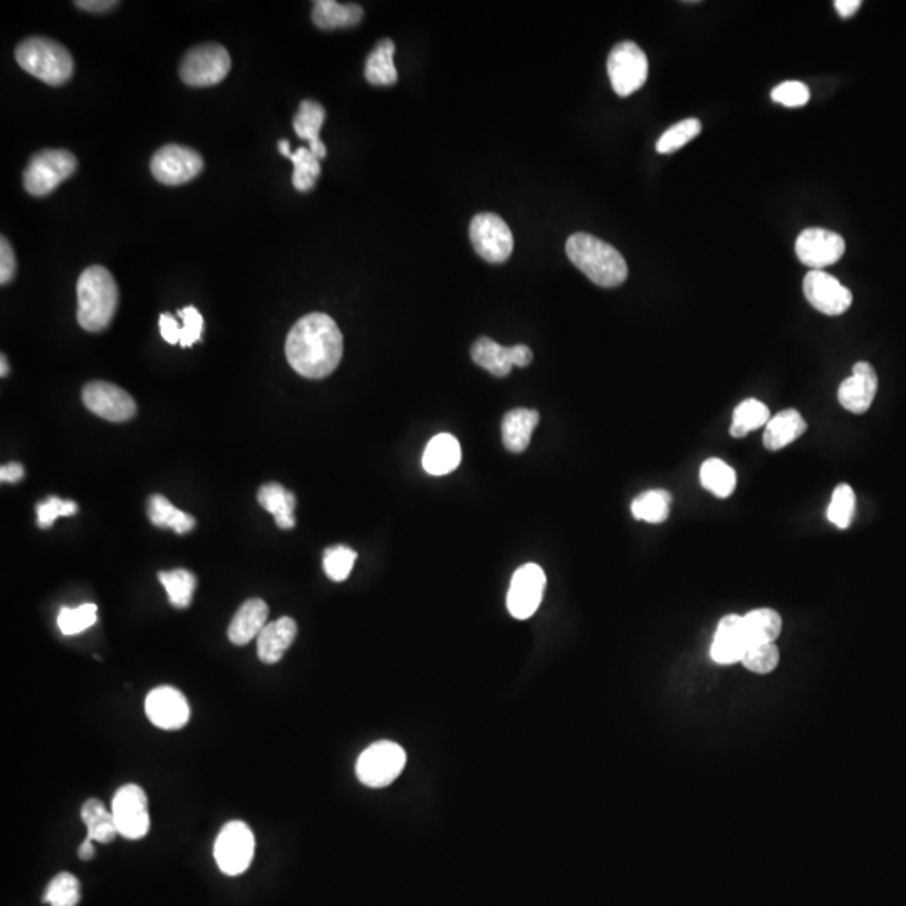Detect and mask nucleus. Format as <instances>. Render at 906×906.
<instances>
[{"instance_id":"obj_3","label":"nucleus","mask_w":906,"mask_h":906,"mask_svg":"<svg viewBox=\"0 0 906 906\" xmlns=\"http://www.w3.org/2000/svg\"><path fill=\"white\" fill-rule=\"evenodd\" d=\"M118 309V286L105 267L91 266L78 279V323L84 331L101 333Z\"/></svg>"},{"instance_id":"obj_43","label":"nucleus","mask_w":906,"mask_h":906,"mask_svg":"<svg viewBox=\"0 0 906 906\" xmlns=\"http://www.w3.org/2000/svg\"><path fill=\"white\" fill-rule=\"evenodd\" d=\"M744 667L750 672L766 675L776 670L779 665V650L774 643H762V645H752L749 650L745 651L742 658Z\"/></svg>"},{"instance_id":"obj_37","label":"nucleus","mask_w":906,"mask_h":906,"mask_svg":"<svg viewBox=\"0 0 906 906\" xmlns=\"http://www.w3.org/2000/svg\"><path fill=\"white\" fill-rule=\"evenodd\" d=\"M289 160L294 165V173H292L294 188L299 192L313 190L316 180L321 175L319 158L309 148H297L294 153L289 155Z\"/></svg>"},{"instance_id":"obj_40","label":"nucleus","mask_w":906,"mask_h":906,"mask_svg":"<svg viewBox=\"0 0 906 906\" xmlns=\"http://www.w3.org/2000/svg\"><path fill=\"white\" fill-rule=\"evenodd\" d=\"M81 898L79 880L71 873H59L47 885L44 901L51 906H78Z\"/></svg>"},{"instance_id":"obj_27","label":"nucleus","mask_w":906,"mask_h":906,"mask_svg":"<svg viewBox=\"0 0 906 906\" xmlns=\"http://www.w3.org/2000/svg\"><path fill=\"white\" fill-rule=\"evenodd\" d=\"M257 500L267 512H271L279 529L291 531L296 526V495L291 490L284 489L281 484L271 482V484L262 485L257 494Z\"/></svg>"},{"instance_id":"obj_19","label":"nucleus","mask_w":906,"mask_h":906,"mask_svg":"<svg viewBox=\"0 0 906 906\" xmlns=\"http://www.w3.org/2000/svg\"><path fill=\"white\" fill-rule=\"evenodd\" d=\"M878 391V376L870 363L860 361L853 366V375L841 383L838 390V400L841 407L848 412L866 413L875 401Z\"/></svg>"},{"instance_id":"obj_26","label":"nucleus","mask_w":906,"mask_h":906,"mask_svg":"<svg viewBox=\"0 0 906 906\" xmlns=\"http://www.w3.org/2000/svg\"><path fill=\"white\" fill-rule=\"evenodd\" d=\"M808 430V423L797 410H784L772 417L764 432V447L772 452L782 450Z\"/></svg>"},{"instance_id":"obj_5","label":"nucleus","mask_w":906,"mask_h":906,"mask_svg":"<svg viewBox=\"0 0 906 906\" xmlns=\"http://www.w3.org/2000/svg\"><path fill=\"white\" fill-rule=\"evenodd\" d=\"M407 764V752L401 745L381 740L361 752L356 762V776L371 789H383L400 777Z\"/></svg>"},{"instance_id":"obj_41","label":"nucleus","mask_w":906,"mask_h":906,"mask_svg":"<svg viewBox=\"0 0 906 906\" xmlns=\"http://www.w3.org/2000/svg\"><path fill=\"white\" fill-rule=\"evenodd\" d=\"M356 559H358V554L351 547L343 546V544L328 547L324 551V573L334 583H343L353 571Z\"/></svg>"},{"instance_id":"obj_14","label":"nucleus","mask_w":906,"mask_h":906,"mask_svg":"<svg viewBox=\"0 0 906 906\" xmlns=\"http://www.w3.org/2000/svg\"><path fill=\"white\" fill-rule=\"evenodd\" d=\"M546 573L541 566L529 563L517 569L512 576L511 588L507 593V610L516 620H529L541 606Z\"/></svg>"},{"instance_id":"obj_29","label":"nucleus","mask_w":906,"mask_h":906,"mask_svg":"<svg viewBox=\"0 0 906 906\" xmlns=\"http://www.w3.org/2000/svg\"><path fill=\"white\" fill-rule=\"evenodd\" d=\"M365 12L356 4H339L336 0H319L314 4L313 22L319 29H339L360 24Z\"/></svg>"},{"instance_id":"obj_18","label":"nucleus","mask_w":906,"mask_h":906,"mask_svg":"<svg viewBox=\"0 0 906 906\" xmlns=\"http://www.w3.org/2000/svg\"><path fill=\"white\" fill-rule=\"evenodd\" d=\"M146 717L151 724L163 730H178L187 725L190 707L187 698L177 688L157 687L151 690L145 702Z\"/></svg>"},{"instance_id":"obj_52","label":"nucleus","mask_w":906,"mask_h":906,"mask_svg":"<svg viewBox=\"0 0 906 906\" xmlns=\"http://www.w3.org/2000/svg\"><path fill=\"white\" fill-rule=\"evenodd\" d=\"M94 841L93 839L86 838L83 841V844L79 846L78 856L83 861L91 860L94 856Z\"/></svg>"},{"instance_id":"obj_53","label":"nucleus","mask_w":906,"mask_h":906,"mask_svg":"<svg viewBox=\"0 0 906 906\" xmlns=\"http://www.w3.org/2000/svg\"><path fill=\"white\" fill-rule=\"evenodd\" d=\"M279 151H281V155H284V157L289 158V155H291V153H292L291 145H289V141H286V140L279 141Z\"/></svg>"},{"instance_id":"obj_36","label":"nucleus","mask_w":906,"mask_h":906,"mask_svg":"<svg viewBox=\"0 0 906 906\" xmlns=\"http://www.w3.org/2000/svg\"><path fill=\"white\" fill-rule=\"evenodd\" d=\"M160 583L167 591L170 603L178 608L185 610L192 604L193 594L197 589V578L187 569H173V571H163L158 574Z\"/></svg>"},{"instance_id":"obj_16","label":"nucleus","mask_w":906,"mask_h":906,"mask_svg":"<svg viewBox=\"0 0 906 906\" xmlns=\"http://www.w3.org/2000/svg\"><path fill=\"white\" fill-rule=\"evenodd\" d=\"M809 304L826 316H839L851 308L853 294L836 277L823 271H811L802 282Z\"/></svg>"},{"instance_id":"obj_7","label":"nucleus","mask_w":906,"mask_h":906,"mask_svg":"<svg viewBox=\"0 0 906 906\" xmlns=\"http://www.w3.org/2000/svg\"><path fill=\"white\" fill-rule=\"evenodd\" d=\"M230 54L220 44H202L192 47L180 66V78L193 88H209L222 83L229 74Z\"/></svg>"},{"instance_id":"obj_33","label":"nucleus","mask_w":906,"mask_h":906,"mask_svg":"<svg viewBox=\"0 0 906 906\" xmlns=\"http://www.w3.org/2000/svg\"><path fill=\"white\" fill-rule=\"evenodd\" d=\"M672 495L667 490H648L638 495L631 504V514L638 521L662 524L670 516Z\"/></svg>"},{"instance_id":"obj_25","label":"nucleus","mask_w":906,"mask_h":906,"mask_svg":"<svg viewBox=\"0 0 906 906\" xmlns=\"http://www.w3.org/2000/svg\"><path fill=\"white\" fill-rule=\"evenodd\" d=\"M324 120H326V110L323 106L316 101L306 99L299 105V110L292 121L296 135L302 140L309 141V150L313 151L319 160L326 157V153H328L326 146L319 138V131L323 128Z\"/></svg>"},{"instance_id":"obj_4","label":"nucleus","mask_w":906,"mask_h":906,"mask_svg":"<svg viewBox=\"0 0 906 906\" xmlns=\"http://www.w3.org/2000/svg\"><path fill=\"white\" fill-rule=\"evenodd\" d=\"M16 59L24 71L49 86L68 83L74 73V59L68 49L47 37H29L16 49Z\"/></svg>"},{"instance_id":"obj_47","label":"nucleus","mask_w":906,"mask_h":906,"mask_svg":"<svg viewBox=\"0 0 906 906\" xmlns=\"http://www.w3.org/2000/svg\"><path fill=\"white\" fill-rule=\"evenodd\" d=\"M17 271V259L12 245L6 237L0 239V282L6 286L14 279Z\"/></svg>"},{"instance_id":"obj_48","label":"nucleus","mask_w":906,"mask_h":906,"mask_svg":"<svg viewBox=\"0 0 906 906\" xmlns=\"http://www.w3.org/2000/svg\"><path fill=\"white\" fill-rule=\"evenodd\" d=\"M160 333H162V338L168 344H180L182 326L178 324L177 319L173 318L172 314L163 313L160 316Z\"/></svg>"},{"instance_id":"obj_32","label":"nucleus","mask_w":906,"mask_h":906,"mask_svg":"<svg viewBox=\"0 0 906 906\" xmlns=\"http://www.w3.org/2000/svg\"><path fill=\"white\" fill-rule=\"evenodd\" d=\"M744 626L750 646L774 643L781 635V615L769 608L750 611L744 616Z\"/></svg>"},{"instance_id":"obj_15","label":"nucleus","mask_w":906,"mask_h":906,"mask_svg":"<svg viewBox=\"0 0 906 906\" xmlns=\"http://www.w3.org/2000/svg\"><path fill=\"white\" fill-rule=\"evenodd\" d=\"M470 355H472L475 365H479L480 368L489 371L490 375L499 376V378L509 375L514 366L526 368L531 365L532 358H534L531 349L527 348L526 344H516V346L506 348L490 338L477 339L470 349Z\"/></svg>"},{"instance_id":"obj_50","label":"nucleus","mask_w":906,"mask_h":906,"mask_svg":"<svg viewBox=\"0 0 906 906\" xmlns=\"http://www.w3.org/2000/svg\"><path fill=\"white\" fill-rule=\"evenodd\" d=\"M116 6H118V2H113V0H101V2L99 0H78L76 2V7L89 12L110 11Z\"/></svg>"},{"instance_id":"obj_10","label":"nucleus","mask_w":906,"mask_h":906,"mask_svg":"<svg viewBox=\"0 0 906 906\" xmlns=\"http://www.w3.org/2000/svg\"><path fill=\"white\" fill-rule=\"evenodd\" d=\"M608 74L618 96L625 98L638 91L648 78V59L643 49L630 41L616 44L608 58Z\"/></svg>"},{"instance_id":"obj_35","label":"nucleus","mask_w":906,"mask_h":906,"mask_svg":"<svg viewBox=\"0 0 906 906\" xmlns=\"http://www.w3.org/2000/svg\"><path fill=\"white\" fill-rule=\"evenodd\" d=\"M700 482L703 489L709 490L720 499H727L735 490L737 475L730 465L719 459L705 460L700 469Z\"/></svg>"},{"instance_id":"obj_11","label":"nucleus","mask_w":906,"mask_h":906,"mask_svg":"<svg viewBox=\"0 0 906 906\" xmlns=\"http://www.w3.org/2000/svg\"><path fill=\"white\" fill-rule=\"evenodd\" d=\"M111 813L115 816L118 833L123 838L136 841L145 838L150 831L148 797L136 784H126L116 791L111 804Z\"/></svg>"},{"instance_id":"obj_30","label":"nucleus","mask_w":906,"mask_h":906,"mask_svg":"<svg viewBox=\"0 0 906 906\" xmlns=\"http://www.w3.org/2000/svg\"><path fill=\"white\" fill-rule=\"evenodd\" d=\"M395 44L391 39H383L376 44L373 53L366 59L365 76L373 86H391L398 81L395 68Z\"/></svg>"},{"instance_id":"obj_22","label":"nucleus","mask_w":906,"mask_h":906,"mask_svg":"<svg viewBox=\"0 0 906 906\" xmlns=\"http://www.w3.org/2000/svg\"><path fill=\"white\" fill-rule=\"evenodd\" d=\"M267 616L269 606L266 601L259 598L247 599L230 621L227 631L229 640L237 646L247 645L266 628Z\"/></svg>"},{"instance_id":"obj_13","label":"nucleus","mask_w":906,"mask_h":906,"mask_svg":"<svg viewBox=\"0 0 906 906\" xmlns=\"http://www.w3.org/2000/svg\"><path fill=\"white\" fill-rule=\"evenodd\" d=\"M150 168L158 182L165 185H183L202 172L204 160L198 151L188 146L167 145L153 155Z\"/></svg>"},{"instance_id":"obj_24","label":"nucleus","mask_w":906,"mask_h":906,"mask_svg":"<svg viewBox=\"0 0 906 906\" xmlns=\"http://www.w3.org/2000/svg\"><path fill=\"white\" fill-rule=\"evenodd\" d=\"M539 423V413L527 408H516L502 420V442L512 453H522L531 443L532 432Z\"/></svg>"},{"instance_id":"obj_1","label":"nucleus","mask_w":906,"mask_h":906,"mask_svg":"<svg viewBox=\"0 0 906 906\" xmlns=\"http://www.w3.org/2000/svg\"><path fill=\"white\" fill-rule=\"evenodd\" d=\"M343 349V334L328 314H308L287 334V363L309 380L331 375L341 363Z\"/></svg>"},{"instance_id":"obj_9","label":"nucleus","mask_w":906,"mask_h":906,"mask_svg":"<svg viewBox=\"0 0 906 906\" xmlns=\"http://www.w3.org/2000/svg\"><path fill=\"white\" fill-rule=\"evenodd\" d=\"M469 232L475 252L484 261L490 262V264H502L511 257L512 249H514V237H512L509 225L504 222V219H500L499 215L490 214V212L475 215L470 222Z\"/></svg>"},{"instance_id":"obj_46","label":"nucleus","mask_w":906,"mask_h":906,"mask_svg":"<svg viewBox=\"0 0 906 906\" xmlns=\"http://www.w3.org/2000/svg\"><path fill=\"white\" fill-rule=\"evenodd\" d=\"M771 96L779 105L787 106V108H799L808 103L811 93L806 84L799 83V81H787L772 89Z\"/></svg>"},{"instance_id":"obj_34","label":"nucleus","mask_w":906,"mask_h":906,"mask_svg":"<svg viewBox=\"0 0 906 906\" xmlns=\"http://www.w3.org/2000/svg\"><path fill=\"white\" fill-rule=\"evenodd\" d=\"M769 420H771L769 408L762 401L749 398V400L742 401L739 407L735 408L732 425H730V435L734 438L745 437L747 433L754 432V430H759V428L767 425Z\"/></svg>"},{"instance_id":"obj_51","label":"nucleus","mask_w":906,"mask_h":906,"mask_svg":"<svg viewBox=\"0 0 906 906\" xmlns=\"http://www.w3.org/2000/svg\"><path fill=\"white\" fill-rule=\"evenodd\" d=\"M834 7H836L839 16L851 17L860 11L861 2L860 0H836Z\"/></svg>"},{"instance_id":"obj_54","label":"nucleus","mask_w":906,"mask_h":906,"mask_svg":"<svg viewBox=\"0 0 906 906\" xmlns=\"http://www.w3.org/2000/svg\"><path fill=\"white\" fill-rule=\"evenodd\" d=\"M0 363H2V368H0V375H2V378H6V376L9 375V363H7L6 355H2V358H0Z\"/></svg>"},{"instance_id":"obj_28","label":"nucleus","mask_w":906,"mask_h":906,"mask_svg":"<svg viewBox=\"0 0 906 906\" xmlns=\"http://www.w3.org/2000/svg\"><path fill=\"white\" fill-rule=\"evenodd\" d=\"M146 514L153 526L160 529H173L177 534H187L197 526L195 517L187 512L178 511L172 502L163 495H151L146 502Z\"/></svg>"},{"instance_id":"obj_44","label":"nucleus","mask_w":906,"mask_h":906,"mask_svg":"<svg viewBox=\"0 0 906 906\" xmlns=\"http://www.w3.org/2000/svg\"><path fill=\"white\" fill-rule=\"evenodd\" d=\"M78 512V504L73 500H63L51 495L44 502H39L36 507L37 526L49 529L56 519L61 516H74Z\"/></svg>"},{"instance_id":"obj_23","label":"nucleus","mask_w":906,"mask_h":906,"mask_svg":"<svg viewBox=\"0 0 906 906\" xmlns=\"http://www.w3.org/2000/svg\"><path fill=\"white\" fill-rule=\"evenodd\" d=\"M460 460L462 448L459 440L448 433H440L428 442L423 452V469L433 477H442L459 469Z\"/></svg>"},{"instance_id":"obj_31","label":"nucleus","mask_w":906,"mask_h":906,"mask_svg":"<svg viewBox=\"0 0 906 906\" xmlns=\"http://www.w3.org/2000/svg\"><path fill=\"white\" fill-rule=\"evenodd\" d=\"M81 819L88 829V838L96 843L108 844L118 836L115 816L98 799H88L81 808Z\"/></svg>"},{"instance_id":"obj_42","label":"nucleus","mask_w":906,"mask_h":906,"mask_svg":"<svg viewBox=\"0 0 906 906\" xmlns=\"http://www.w3.org/2000/svg\"><path fill=\"white\" fill-rule=\"evenodd\" d=\"M700 131H702V123L697 118L680 121L660 136V140L657 141V151L662 155H670L673 151L688 145L693 138H697Z\"/></svg>"},{"instance_id":"obj_21","label":"nucleus","mask_w":906,"mask_h":906,"mask_svg":"<svg viewBox=\"0 0 906 906\" xmlns=\"http://www.w3.org/2000/svg\"><path fill=\"white\" fill-rule=\"evenodd\" d=\"M296 621L289 616H282L277 621H272L257 636V655L259 660L266 665L281 662L284 653L291 648L296 640Z\"/></svg>"},{"instance_id":"obj_20","label":"nucleus","mask_w":906,"mask_h":906,"mask_svg":"<svg viewBox=\"0 0 906 906\" xmlns=\"http://www.w3.org/2000/svg\"><path fill=\"white\" fill-rule=\"evenodd\" d=\"M750 643L745 633L744 616L727 615L720 620L715 631L710 657L719 665L742 662Z\"/></svg>"},{"instance_id":"obj_45","label":"nucleus","mask_w":906,"mask_h":906,"mask_svg":"<svg viewBox=\"0 0 906 906\" xmlns=\"http://www.w3.org/2000/svg\"><path fill=\"white\" fill-rule=\"evenodd\" d=\"M178 316L182 318V336H180V346L190 348L193 344L200 341L202 331H204V316L200 314L195 306H187L180 309Z\"/></svg>"},{"instance_id":"obj_8","label":"nucleus","mask_w":906,"mask_h":906,"mask_svg":"<svg viewBox=\"0 0 906 906\" xmlns=\"http://www.w3.org/2000/svg\"><path fill=\"white\" fill-rule=\"evenodd\" d=\"M254 849L256 839L249 826L242 821H230L225 824L215 841V861L225 875H242L252 865Z\"/></svg>"},{"instance_id":"obj_39","label":"nucleus","mask_w":906,"mask_h":906,"mask_svg":"<svg viewBox=\"0 0 906 906\" xmlns=\"http://www.w3.org/2000/svg\"><path fill=\"white\" fill-rule=\"evenodd\" d=\"M856 514V495L851 485L841 484L834 489L829 502L828 519L838 529H848Z\"/></svg>"},{"instance_id":"obj_49","label":"nucleus","mask_w":906,"mask_h":906,"mask_svg":"<svg viewBox=\"0 0 906 906\" xmlns=\"http://www.w3.org/2000/svg\"><path fill=\"white\" fill-rule=\"evenodd\" d=\"M24 479V467L21 464L2 465L0 469V480L4 484H17Z\"/></svg>"},{"instance_id":"obj_12","label":"nucleus","mask_w":906,"mask_h":906,"mask_svg":"<svg viewBox=\"0 0 906 906\" xmlns=\"http://www.w3.org/2000/svg\"><path fill=\"white\" fill-rule=\"evenodd\" d=\"M83 403L96 417L113 423L128 422L138 412L133 396L108 381H91L84 386Z\"/></svg>"},{"instance_id":"obj_17","label":"nucleus","mask_w":906,"mask_h":906,"mask_svg":"<svg viewBox=\"0 0 906 906\" xmlns=\"http://www.w3.org/2000/svg\"><path fill=\"white\" fill-rule=\"evenodd\" d=\"M846 242L831 230L806 229L796 240V254L804 266L813 271L833 266L844 256Z\"/></svg>"},{"instance_id":"obj_38","label":"nucleus","mask_w":906,"mask_h":906,"mask_svg":"<svg viewBox=\"0 0 906 906\" xmlns=\"http://www.w3.org/2000/svg\"><path fill=\"white\" fill-rule=\"evenodd\" d=\"M98 621V606L93 603H84L78 608L64 606L59 611L58 626L64 636H74L83 633Z\"/></svg>"},{"instance_id":"obj_6","label":"nucleus","mask_w":906,"mask_h":906,"mask_svg":"<svg viewBox=\"0 0 906 906\" xmlns=\"http://www.w3.org/2000/svg\"><path fill=\"white\" fill-rule=\"evenodd\" d=\"M78 168L73 153L68 150H44L36 153L24 170V188L31 195L44 197L68 180Z\"/></svg>"},{"instance_id":"obj_2","label":"nucleus","mask_w":906,"mask_h":906,"mask_svg":"<svg viewBox=\"0 0 906 906\" xmlns=\"http://www.w3.org/2000/svg\"><path fill=\"white\" fill-rule=\"evenodd\" d=\"M569 261L599 287H618L628 277L625 257L613 245L591 234H573L566 242Z\"/></svg>"}]
</instances>
